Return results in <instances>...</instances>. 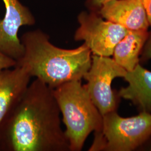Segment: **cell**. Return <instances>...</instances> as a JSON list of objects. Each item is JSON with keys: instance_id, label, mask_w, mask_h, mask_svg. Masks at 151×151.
Here are the masks:
<instances>
[{"instance_id": "cell-1", "label": "cell", "mask_w": 151, "mask_h": 151, "mask_svg": "<svg viewBox=\"0 0 151 151\" xmlns=\"http://www.w3.org/2000/svg\"><path fill=\"white\" fill-rule=\"evenodd\" d=\"M53 88L36 78L0 127V151H70Z\"/></svg>"}, {"instance_id": "cell-2", "label": "cell", "mask_w": 151, "mask_h": 151, "mask_svg": "<svg viewBox=\"0 0 151 151\" xmlns=\"http://www.w3.org/2000/svg\"><path fill=\"white\" fill-rule=\"evenodd\" d=\"M20 40L24 54L16 65L52 88L81 80L91 66V52L85 43L72 49L58 48L38 29L25 32Z\"/></svg>"}, {"instance_id": "cell-3", "label": "cell", "mask_w": 151, "mask_h": 151, "mask_svg": "<svg viewBox=\"0 0 151 151\" xmlns=\"http://www.w3.org/2000/svg\"><path fill=\"white\" fill-rule=\"evenodd\" d=\"M53 92L63 116L70 151H81L90 134L101 129L103 115L81 80L65 82L53 88Z\"/></svg>"}, {"instance_id": "cell-4", "label": "cell", "mask_w": 151, "mask_h": 151, "mask_svg": "<svg viewBox=\"0 0 151 151\" xmlns=\"http://www.w3.org/2000/svg\"><path fill=\"white\" fill-rule=\"evenodd\" d=\"M151 135V114L124 118L116 110L103 116V125L95 132L89 151H131L138 149Z\"/></svg>"}, {"instance_id": "cell-5", "label": "cell", "mask_w": 151, "mask_h": 151, "mask_svg": "<svg viewBox=\"0 0 151 151\" xmlns=\"http://www.w3.org/2000/svg\"><path fill=\"white\" fill-rule=\"evenodd\" d=\"M127 71L110 57L92 54L91 66L83 78L92 102L102 115L116 110L119 102L117 92L111 84L116 78H124Z\"/></svg>"}, {"instance_id": "cell-6", "label": "cell", "mask_w": 151, "mask_h": 151, "mask_svg": "<svg viewBox=\"0 0 151 151\" xmlns=\"http://www.w3.org/2000/svg\"><path fill=\"white\" fill-rule=\"evenodd\" d=\"M77 20L79 27L74 34L75 40L83 41L92 54L99 56H112L116 44L129 31L95 11H82Z\"/></svg>"}, {"instance_id": "cell-7", "label": "cell", "mask_w": 151, "mask_h": 151, "mask_svg": "<svg viewBox=\"0 0 151 151\" xmlns=\"http://www.w3.org/2000/svg\"><path fill=\"white\" fill-rule=\"evenodd\" d=\"M5 15L0 19V52L16 62L22 59L24 48L18 37L20 27L33 25L35 19L32 12L19 0H2Z\"/></svg>"}, {"instance_id": "cell-8", "label": "cell", "mask_w": 151, "mask_h": 151, "mask_svg": "<svg viewBox=\"0 0 151 151\" xmlns=\"http://www.w3.org/2000/svg\"><path fill=\"white\" fill-rule=\"evenodd\" d=\"M97 12L128 30H148L150 27L142 0H109Z\"/></svg>"}, {"instance_id": "cell-9", "label": "cell", "mask_w": 151, "mask_h": 151, "mask_svg": "<svg viewBox=\"0 0 151 151\" xmlns=\"http://www.w3.org/2000/svg\"><path fill=\"white\" fill-rule=\"evenodd\" d=\"M31 78L17 65L0 70V127L30 84Z\"/></svg>"}, {"instance_id": "cell-10", "label": "cell", "mask_w": 151, "mask_h": 151, "mask_svg": "<svg viewBox=\"0 0 151 151\" xmlns=\"http://www.w3.org/2000/svg\"><path fill=\"white\" fill-rule=\"evenodd\" d=\"M123 78L128 85L117 91L119 98L132 101L140 112L151 114V71L139 63L134 70L127 71Z\"/></svg>"}, {"instance_id": "cell-11", "label": "cell", "mask_w": 151, "mask_h": 151, "mask_svg": "<svg viewBox=\"0 0 151 151\" xmlns=\"http://www.w3.org/2000/svg\"><path fill=\"white\" fill-rule=\"evenodd\" d=\"M148 30H129L114 49L113 60L128 72L132 71L140 63V56Z\"/></svg>"}, {"instance_id": "cell-12", "label": "cell", "mask_w": 151, "mask_h": 151, "mask_svg": "<svg viewBox=\"0 0 151 151\" xmlns=\"http://www.w3.org/2000/svg\"><path fill=\"white\" fill-rule=\"evenodd\" d=\"M151 60V31L148 32V37L140 56V63H145Z\"/></svg>"}, {"instance_id": "cell-13", "label": "cell", "mask_w": 151, "mask_h": 151, "mask_svg": "<svg viewBox=\"0 0 151 151\" xmlns=\"http://www.w3.org/2000/svg\"><path fill=\"white\" fill-rule=\"evenodd\" d=\"M17 62L0 52V70L10 68L16 65Z\"/></svg>"}, {"instance_id": "cell-14", "label": "cell", "mask_w": 151, "mask_h": 151, "mask_svg": "<svg viewBox=\"0 0 151 151\" xmlns=\"http://www.w3.org/2000/svg\"><path fill=\"white\" fill-rule=\"evenodd\" d=\"M109 0H86L85 6L89 11H99L104 3Z\"/></svg>"}, {"instance_id": "cell-15", "label": "cell", "mask_w": 151, "mask_h": 151, "mask_svg": "<svg viewBox=\"0 0 151 151\" xmlns=\"http://www.w3.org/2000/svg\"><path fill=\"white\" fill-rule=\"evenodd\" d=\"M142 2L146 10L150 26L151 27V0H142Z\"/></svg>"}, {"instance_id": "cell-16", "label": "cell", "mask_w": 151, "mask_h": 151, "mask_svg": "<svg viewBox=\"0 0 151 151\" xmlns=\"http://www.w3.org/2000/svg\"><path fill=\"white\" fill-rule=\"evenodd\" d=\"M146 149V150L151 151V137L146 140V142L140 146L138 149Z\"/></svg>"}]
</instances>
